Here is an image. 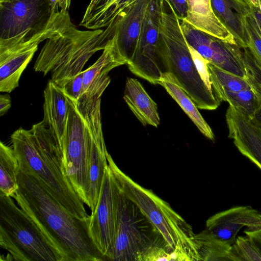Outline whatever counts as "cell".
<instances>
[{
    "instance_id": "cell-1",
    "label": "cell",
    "mask_w": 261,
    "mask_h": 261,
    "mask_svg": "<svg viewBox=\"0 0 261 261\" xmlns=\"http://www.w3.org/2000/svg\"><path fill=\"white\" fill-rule=\"evenodd\" d=\"M18 188L11 197L32 219L65 261L106 260L90 232V216L81 218L57 201L40 181L19 170Z\"/></svg>"
},
{
    "instance_id": "cell-2",
    "label": "cell",
    "mask_w": 261,
    "mask_h": 261,
    "mask_svg": "<svg viewBox=\"0 0 261 261\" xmlns=\"http://www.w3.org/2000/svg\"><path fill=\"white\" fill-rule=\"evenodd\" d=\"M11 141L20 170L36 177L68 211L81 218L89 217L67 176L64 153L43 121L30 130L19 128Z\"/></svg>"
},
{
    "instance_id": "cell-3",
    "label": "cell",
    "mask_w": 261,
    "mask_h": 261,
    "mask_svg": "<svg viewBox=\"0 0 261 261\" xmlns=\"http://www.w3.org/2000/svg\"><path fill=\"white\" fill-rule=\"evenodd\" d=\"M107 159L123 193L159 233L167 251H173L178 261L200 260L192 226L168 203L123 172L109 153Z\"/></svg>"
},
{
    "instance_id": "cell-4",
    "label": "cell",
    "mask_w": 261,
    "mask_h": 261,
    "mask_svg": "<svg viewBox=\"0 0 261 261\" xmlns=\"http://www.w3.org/2000/svg\"><path fill=\"white\" fill-rule=\"evenodd\" d=\"M158 53L164 72L171 73L198 109L214 110L221 103L200 76L179 20L168 0H163Z\"/></svg>"
},
{
    "instance_id": "cell-5",
    "label": "cell",
    "mask_w": 261,
    "mask_h": 261,
    "mask_svg": "<svg viewBox=\"0 0 261 261\" xmlns=\"http://www.w3.org/2000/svg\"><path fill=\"white\" fill-rule=\"evenodd\" d=\"M73 25L69 13L53 11L50 0H0V54Z\"/></svg>"
},
{
    "instance_id": "cell-6",
    "label": "cell",
    "mask_w": 261,
    "mask_h": 261,
    "mask_svg": "<svg viewBox=\"0 0 261 261\" xmlns=\"http://www.w3.org/2000/svg\"><path fill=\"white\" fill-rule=\"evenodd\" d=\"M103 30L83 31L74 25L46 39L35 62L34 69L44 75L49 72L51 80L60 87L80 73L97 51L104 49L107 42Z\"/></svg>"
},
{
    "instance_id": "cell-7",
    "label": "cell",
    "mask_w": 261,
    "mask_h": 261,
    "mask_svg": "<svg viewBox=\"0 0 261 261\" xmlns=\"http://www.w3.org/2000/svg\"><path fill=\"white\" fill-rule=\"evenodd\" d=\"M0 246L8 252L4 260L65 261L11 197L1 193Z\"/></svg>"
},
{
    "instance_id": "cell-8",
    "label": "cell",
    "mask_w": 261,
    "mask_h": 261,
    "mask_svg": "<svg viewBox=\"0 0 261 261\" xmlns=\"http://www.w3.org/2000/svg\"><path fill=\"white\" fill-rule=\"evenodd\" d=\"M163 0H150L142 20L138 47L127 64L135 75L158 84L163 66L158 53Z\"/></svg>"
},
{
    "instance_id": "cell-9",
    "label": "cell",
    "mask_w": 261,
    "mask_h": 261,
    "mask_svg": "<svg viewBox=\"0 0 261 261\" xmlns=\"http://www.w3.org/2000/svg\"><path fill=\"white\" fill-rule=\"evenodd\" d=\"M101 97L84 103L77 109L86 121L89 138V153L86 204L91 213L96 207L106 167L108 165V153L104 141L100 114Z\"/></svg>"
},
{
    "instance_id": "cell-10",
    "label": "cell",
    "mask_w": 261,
    "mask_h": 261,
    "mask_svg": "<svg viewBox=\"0 0 261 261\" xmlns=\"http://www.w3.org/2000/svg\"><path fill=\"white\" fill-rule=\"evenodd\" d=\"M69 105L65 163L67 176L84 203L88 168L89 138L86 121L77 103L67 97Z\"/></svg>"
},
{
    "instance_id": "cell-11",
    "label": "cell",
    "mask_w": 261,
    "mask_h": 261,
    "mask_svg": "<svg viewBox=\"0 0 261 261\" xmlns=\"http://www.w3.org/2000/svg\"><path fill=\"white\" fill-rule=\"evenodd\" d=\"M119 183L109 164L106 167L98 201L90 216L89 229L96 247L110 260L116 239Z\"/></svg>"
},
{
    "instance_id": "cell-12",
    "label": "cell",
    "mask_w": 261,
    "mask_h": 261,
    "mask_svg": "<svg viewBox=\"0 0 261 261\" xmlns=\"http://www.w3.org/2000/svg\"><path fill=\"white\" fill-rule=\"evenodd\" d=\"M139 212L138 208L124 195L120 188L117 208L116 239L110 260L136 261L145 247L153 242L141 228Z\"/></svg>"
},
{
    "instance_id": "cell-13",
    "label": "cell",
    "mask_w": 261,
    "mask_h": 261,
    "mask_svg": "<svg viewBox=\"0 0 261 261\" xmlns=\"http://www.w3.org/2000/svg\"><path fill=\"white\" fill-rule=\"evenodd\" d=\"M179 21L187 43L208 62L246 78L241 48L195 28L185 19L179 20Z\"/></svg>"
},
{
    "instance_id": "cell-14",
    "label": "cell",
    "mask_w": 261,
    "mask_h": 261,
    "mask_svg": "<svg viewBox=\"0 0 261 261\" xmlns=\"http://www.w3.org/2000/svg\"><path fill=\"white\" fill-rule=\"evenodd\" d=\"M205 225L214 237L231 245L244 227L250 230L261 228V213L249 206H237L210 217Z\"/></svg>"
},
{
    "instance_id": "cell-15",
    "label": "cell",
    "mask_w": 261,
    "mask_h": 261,
    "mask_svg": "<svg viewBox=\"0 0 261 261\" xmlns=\"http://www.w3.org/2000/svg\"><path fill=\"white\" fill-rule=\"evenodd\" d=\"M150 0H138L121 17L103 30L110 40L115 36L119 51L127 62L130 60L139 43L142 20Z\"/></svg>"
},
{
    "instance_id": "cell-16",
    "label": "cell",
    "mask_w": 261,
    "mask_h": 261,
    "mask_svg": "<svg viewBox=\"0 0 261 261\" xmlns=\"http://www.w3.org/2000/svg\"><path fill=\"white\" fill-rule=\"evenodd\" d=\"M225 118L228 137L239 151L261 170V128L230 105Z\"/></svg>"
},
{
    "instance_id": "cell-17",
    "label": "cell",
    "mask_w": 261,
    "mask_h": 261,
    "mask_svg": "<svg viewBox=\"0 0 261 261\" xmlns=\"http://www.w3.org/2000/svg\"><path fill=\"white\" fill-rule=\"evenodd\" d=\"M43 96V121L65 156L69 114L67 97L62 89L51 80L46 85Z\"/></svg>"
},
{
    "instance_id": "cell-18",
    "label": "cell",
    "mask_w": 261,
    "mask_h": 261,
    "mask_svg": "<svg viewBox=\"0 0 261 261\" xmlns=\"http://www.w3.org/2000/svg\"><path fill=\"white\" fill-rule=\"evenodd\" d=\"M39 42L0 54V91L10 93L18 86L22 72L38 49Z\"/></svg>"
},
{
    "instance_id": "cell-19",
    "label": "cell",
    "mask_w": 261,
    "mask_h": 261,
    "mask_svg": "<svg viewBox=\"0 0 261 261\" xmlns=\"http://www.w3.org/2000/svg\"><path fill=\"white\" fill-rule=\"evenodd\" d=\"M187 2L188 15L185 19L187 22L213 37L237 45L233 35L214 14L211 0H187Z\"/></svg>"
},
{
    "instance_id": "cell-20",
    "label": "cell",
    "mask_w": 261,
    "mask_h": 261,
    "mask_svg": "<svg viewBox=\"0 0 261 261\" xmlns=\"http://www.w3.org/2000/svg\"><path fill=\"white\" fill-rule=\"evenodd\" d=\"M138 0H91L80 25L97 30L107 28L122 16Z\"/></svg>"
},
{
    "instance_id": "cell-21",
    "label": "cell",
    "mask_w": 261,
    "mask_h": 261,
    "mask_svg": "<svg viewBox=\"0 0 261 261\" xmlns=\"http://www.w3.org/2000/svg\"><path fill=\"white\" fill-rule=\"evenodd\" d=\"M123 98L144 126L148 124L155 127L158 126L160 118L157 105L137 79L127 78Z\"/></svg>"
},
{
    "instance_id": "cell-22",
    "label": "cell",
    "mask_w": 261,
    "mask_h": 261,
    "mask_svg": "<svg viewBox=\"0 0 261 261\" xmlns=\"http://www.w3.org/2000/svg\"><path fill=\"white\" fill-rule=\"evenodd\" d=\"M158 84L165 88L200 132L207 139L214 141L215 135L211 127L200 114L193 101L180 87L175 77L170 72H164Z\"/></svg>"
},
{
    "instance_id": "cell-23",
    "label": "cell",
    "mask_w": 261,
    "mask_h": 261,
    "mask_svg": "<svg viewBox=\"0 0 261 261\" xmlns=\"http://www.w3.org/2000/svg\"><path fill=\"white\" fill-rule=\"evenodd\" d=\"M19 165L12 148L0 143V193L11 196L18 189Z\"/></svg>"
},
{
    "instance_id": "cell-24",
    "label": "cell",
    "mask_w": 261,
    "mask_h": 261,
    "mask_svg": "<svg viewBox=\"0 0 261 261\" xmlns=\"http://www.w3.org/2000/svg\"><path fill=\"white\" fill-rule=\"evenodd\" d=\"M207 66L212 88L221 100L227 93L251 88L246 78L222 69L208 62Z\"/></svg>"
},
{
    "instance_id": "cell-25",
    "label": "cell",
    "mask_w": 261,
    "mask_h": 261,
    "mask_svg": "<svg viewBox=\"0 0 261 261\" xmlns=\"http://www.w3.org/2000/svg\"><path fill=\"white\" fill-rule=\"evenodd\" d=\"M200 260L228 261L230 245L218 239L207 229L195 234Z\"/></svg>"
},
{
    "instance_id": "cell-26",
    "label": "cell",
    "mask_w": 261,
    "mask_h": 261,
    "mask_svg": "<svg viewBox=\"0 0 261 261\" xmlns=\"http://www.w3.org/2000/svg\"><path fill=\"white\" fill-rule=\"evenodd\" d=\"M211 3L214 14L233 35L238 46L245 48L242 24L228 0H211Z\"/></svg>"
},
{
    "instance_id": "cell-27",
    "label": "cell",
    "mask_w": 261,
    "mask_h": 261,
    "mask_svg": "<svg viewBox=\"0 0 261 261\" xmlns=\"http://www.w3.org/2000/svg\"><path fill=\"white\" fill-rule=\"evenodd\" d=\"M244 114L251 120L254 117L258 108L257 97L251 88L226 94L221 99Z\"/></svg>"
},
{
    "instance_id": "cell-28",
    "label": "cell",
    "mask_w": 261,
    "mask_h": 261,
    "mask_svg": "<svg viewBox=\"0 0 261 261\" xmlns=\"http://www.w3.org/2000/svg\"><path fill=\"white\" fill-rule=\"evenodd\" d=\"M244 30L245 48H247L261 70V34L250 14L247 16L239 15Z\"/></svg>"
},
{
    "instance_id": "cell-29",
    "label": "cell",
    "mask_w": 261,
    "mask_h": 261,
    "mask_svg": "<svg viewBox=\"0 0 261 261\" xmlns=\"http://www.w3.org/2000/svg\"><path fill=\"white\" fill-rule=\"evenodd\" d=\"M228 261H261V255L248 236H239L231 246Z\"/></svg>"
},
{
    "instance_id": "cell-30",
    "label": "cell",
    "mask_w": 261,
    "mask_h": 261,
    "mask_svg": "<svg viewBox=\"0 0 261 261\" xmlns=\"http://www.w3.org/2000/svg\"><path fill=\"white\" fill-rule=\"evenodd\" d=\"M174 261L172 252H168L165 247L156 242L148 245L137 257L136 261Z\"/></svg>"
},
{
    "instance_id": "cell-31",
    "label": "cell",
    "mask_w": 261,
    "mask_h": 261,
    "mask_svg": "<svg viewBox=\"0 0 261 261\" xmlns=\"http://www.w3.org/2000/svg\"><path fill=\"white\" fill-rule=\"evenodd\" d=\"M84 73V71H82L59 87L67 97L76 103L82 93Z\"/></svg>"
},
{
    "instance_id": "cell-32",
    "label": "cell",
    "mask_w": 261,
    "mask_h": 261,
    "mask_svg": "<svg viewBox=\"0 0 261 261\" xmlns=\"http://www.w3.org/2000/svg\"><path fill=\"white\" fill-rule=\"evenodd\" d=\"M188 45L194 64L200 76L207 86L210 89L213 90L210 82L207 66V63L208 61H207L200 54H199L192 46L188 43Z\"/></svg>"
},
{
    "instance_id": "cell-33",
    "label": "cell",
    "mask_w": 261,
    "mask_h": 261,
    "mask_svg": "<svg viewBox=\"0 0 261 261\" xmlns=\"http://www.w3.org/2000/svg\"><path fill=\"white\" fill-rule=\"evenodd\" d=\"M179 20L185 19L188 15L187 0H168Z\"/></svg>"
},
{
    "instance_id": "cell-34",
    "label": "cell",
    "mask_w": 261,
    "mask_h": 261,
    "mask_svg": "<svg viewBox=\"0 0 261 261\" xmlns=\"http://www.w3.org/2000/svg\"><path fill=\"white\" fill-rule=\"evenodd\" d=\"M71 0H50L53 11L57 13L68 14Z\"/></svg>"
},
{
    "instance_id": "cell-35",
    "label": "cell",
    "mask_w": 261,
    "mask_h": 261,
    "mask_svg": "<svg viewBox=\"0 0 261 261\" xmlns=\"http://www.w3.org/2000/svg\"><path fill=\"white\" fill-rule=\"evenodd\" d=\"M244 232L261 255V228L254 230L246 229Z\"/></svg>"
},
{
    "instance_id": "cell-36",
    "label": "cell",
    "mask_w": 261,
    "mask_h": 261,
    "mask_svg": "<svg viewBox=\"0 0 261 261\" xmlns=\"http://www.w3.org/2000/svg\"><path fill=\"white\" fill-rule=\"evenodd\" d=\"M11 100L8 94L1 95L0 96V116L4 115L10 108Z\"/></svg>"
},
{
    "instance_id": "cell-37",
    "label": "cell",
    "mask_w": 261,
    "mask_h": 261,
    "mask_svg": "<svg viewBox=\"0 0 261 261\" xmlns=\"http://www.w3.org/2000/svg\"><path fill=\"white\" fill-rule=\"evenodd\" d=\"M261 34V12L258 8H254L251 13Z\"/></svg>"
},
{
    "instance_id": "cell-38",
    "label": "cell",
    "mask_w": 261,
    "mask_h": 261,
    "mask_svg": "<svg viewBox=\"0 0 261 261\" xmlns=\"http://www.w3.org/2000/svg\"><path fill=\"white\" fill-rule=\"evenodd\" d=\"M253 9L256 8L261 4V0H247Z\"/></svg>"
}]
</instances>
